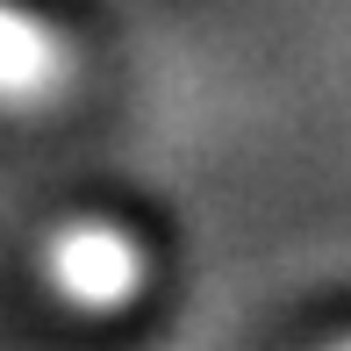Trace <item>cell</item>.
Returning a JSON list of instances; mask_svg holds the SVG:
<instances>
[{
  "mask_svg": "<svg viewBox=\"0 0 351 351\" xmlns=\"http://www.w3.org/2000/svg\"><path fill=\"white\" fill-rule=\"evenodd\" d=\"M43 280H51L58 301H72L86 315H122L151 287V251L122 222L79 215V222H58L43 237Z\"/></svg>",
  "mask_w": 351,
  "mask_h": 351,
  "instance_id": "6da1fadb",
  "label": "cell"
},
{
  "mask_svg": "<svg viewBox=\"0 0 351 351\" xmlns=\"http://www.w3.org/2000/svg\"><path fill=\"white\" fill-rule=\"evenodd\" d=\"M72 79H79V43L51 14L0 0V108L43 115L72 93Z\"/></svg>",
  "mask_w": 351,
  "mask_h": 351,
  "instance_id": "7a4b0ae2",
  "label": "cell"
}]
</instances>
